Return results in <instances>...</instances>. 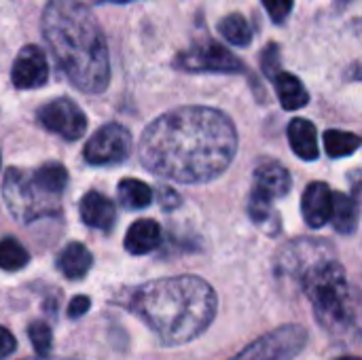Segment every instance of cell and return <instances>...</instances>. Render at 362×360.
Wrapping results in <instances>:
<instances>
[{
	"mask_svg": "<svg viewBox=\"0 0 362 360\" xmlns=\"http://www.w3.org/2000/svg\"><path fill=\"white\" fill-rule=\"evenodd\" d=\"M238 132L227 115L208 106H182L157 117L142 134L140 161L161 178L202 185L233 161Z\"/></svg>",
	"mask_w": 362,
	"mask_h": 360,
	"instance_id": "6da1fadb",
	"label": "cell"
},
{
	"mask_svg": "<svg viewBox=\"0 0 362 360\" xmlns=\"http://www.w3.org/2000/svg\"><path fill=\"white\" fill-rule=\"evenodd\" d=\"M40 25L68 81L83 93H102L110 83V57L93 13L78 0H51L42 11Z\"/></svg>",
	"mask_w": 362,
	"mask_h": 360,
	"instance_id": "7a4b0ae2",
	"label": "cell"
},
{
	"mask_svg": "<svg viewBox=\"0 0 362 360\" xmlns=\"http://www.w3.org/2000/svg\"><path fill=\"white\" fill-rule=\"evenodd\" d=\"M127 308L165 346H180L210 327L216 314V293L197 276L161 278L132 291Z\"/></svg>",
	"mask_w": 362,
	"mask_h": 360,
	"instance_id": "3957f363",
	"label": "cell"
},
{
	"mask_svg": "<svg viewBox=\"0 0 362 360\" xmlns=\"http://www.w3.org/2000/svg\"><path fill=\"white\" fill-rule=\"evenodd\" d=\"M331 246L316 240H299L280 257V274L297 276L310 297L318 325L333 335L348 333L354 325V301L346 269L329 257Z\"/></svg>",
	"mask_w": 362,
	"mask_h": 360,
	"instance_id": "277c9868",
	"label": "cell"
},
{
	"mask_svg": "<svg viewBox=\"0 0 362 360\" xmlns=\"http://www.w3.org/2000/svg\"><path fill=\"white\" fill-rule=\"evenodd\" d=\"M2 199L19 223L28 225L45 216H53L59 212V197L45 193L32 176L25 172L11 168L2 182Z\"/></svg>",
	"mask_w": 362,
	"mask_h": 360,
	"instance_id": "5b68a950",
	"label": "cell"
},
{
	"mask_svg": "<svg viewBox=\"0 0 362 360\" xmlns=\"http://www.w3.org/2000/svg\"><path fill=\"white\" fill-rule=\"evenodd\" d=\"M308 346V331L299 325H284L255 339L231 360H293Z\"/></svg>",
	"mask_w": 362,
	"mask_h": 360,
	"instance_id": "8992f818",
	"label": "cell"
},
{
	"mask_svg": "<svg viewBox=\"0 0 362 360\" xmlns=\"http://www.w3.org/2000/svg\"><path fill=\"white\" fill-rule=\"evenodd\" d=\"M174 66L182 72H216V74H242L246 64L214 40H202L182 51Z\"/></svg>",
	"mask_w": 362,
	"mask_h": 360,
	"instance_id": "52a82bcc",
	"label": "cell"
},
{
	"mask_svg": "<svg viewBox=\"0 0 362 360\" xmlns=\"http://www.w3.org/2000/svg\"><path fill=\"white\" fill-rule=\"evenodd\" d=\"M85 161L91 166L121 163L132 153V136L119 123L102 125L85 144Z\"/></svg>",
	"mask_w": 362,
	"mask_h": 360,
	"instance_id": "ba28073f",
	"label": "cell"
},
{
	"mask_svg": "<svg viewBox=\"0 0 362 360\" xmlns=\"http://www.w3.org/2000/svg\"><path fill=\"white\" fill-rule=\"evenodd\" d=\"M40 125L68 142H74L85 136L87 132V117L85 112L68 98H57L47 102L36 112Z\"/></svg>",
	"mask_w": 362,
	"mask_h": 360,
	"instance_id": "9c48e42d",
	"label": "cell"
},
{
	"mask_svg": "<svg viewBox=\"0 0 362 360\" xmlns=\"http://www.w3.org/2000/svg\"><path fill=\"white\" fill-rule=\"evenodd\" d=\"M11 79L17 89H36L45 85L49 79V64L45 53L36 45H25L13 64Z\"/></svg>",
	"mask_w": 362,
	"mask_h": 360,
	"instance_id": "30bf717a",
	"label": "cell"
},
{
	"mask_svg": "<svg viewBox=\"0 0 362 360\" xmlns=\"http://www.w3.org/2000/svg\"><path fill=\"white\" fill-rule=\"evenodd\" d=\"M331 208H333V191L327 182H312L308 185L303 199H301V212L310 227L320 229L331 221Z\"/></svg>",
	"mask_w": 362,
	"mask_h": 360,
	"instance_id": "8fae6325",
	"label": "cell"
},
{
	"mask_svg": "<svg viewBox=\"0 0 362 360\" xmlns=\"http://www.w3.org/2000/svg\"><path fill=\"white\" fill-rule=\"evenodd\" d=\"M288 189H291V174L282 163L263 161L257 166L255 178H252V191L269 199H276V197H284Z\"/></svg>",
	"mask_w": 362,
	"mask_h": 360,
	"instance_id": "7c38bea8",
	"label": "cell"
},
{
	"mask_svg": "<svg viewBox=\"0 0 362 360\" xmlns=\"http://www.w3.org/2000/svg\"><path fill=\"white\" fill-rule=\"evenodd\" d=\"M78 212L87 227L100 229V231H108L117 221L115 204L98 191H89L83 195V199L78 204Z\"/></svg>",
	"mask_w": 362,
	"mask_h": 360,
	"instance_id": "4fadbf2b",
	"label": "cell"
},
{
	"mask_svg": "<svg viewBox=\"0 0 362 360\" xmlns=\"http://www.w3.org/2000/svg\"><path fill=\"white\" fill-rule=\"evenodd\" d=\"M161 244V227L153 219L136 221L125 236V250L129 255H148Z\"/></svg>",
	"mask_w": 362,
	"mask_h": 360,
	"instance_id": "5bb4252c",
	"label": "cell"
},
{
	"mask_svg": "<svg viewBox=\"0 0 362 360\" xmlns=\"http://www.w3.org/2000/svg\"><path fill=\"white\" fill-rule=\"evenodd\" d=\"M288 142L291 149L305 161L318 159V138L316 127L308 119H293L288 125Z\"/></svg>",
	"mask_w": 362,
	"mask_h": 360,
	"instance_id": "9a60e30c",
	"label": "cell"
},
{
	"mask_svg": "<svg viewBox=\"0 0 362 360\" xmlns=\"http://www.w3.org/2000/svg\"><path fill=\"white\" fill-rule=\"evenodd\" d=\"M93 265V257L91 252L81 244V242H72L68 244L59 257H57V267L59 272L68 278V280H81L87 276V272Z\"/></svg>",
	"mask_w": 362,
	"mask_h": 360,
	"instance_id": "2e32d148",
	"label": "cell"
},
{
	"mask_svg": "<svg viewBox=\"0 0 362 360\" xmlns=\"http://www.w3.org/2000/svg\"><path fill=\"white\" fill-rule=\"evenodd\" d=\"M272 81L276 85V91H278V98H280V104L284 110H297L310 102V93L297 76L280 70Z\"/></svg>",
	"mask_w": 362,
	"mask_h": 360,
	"instance_id": "e0dca14e",
	"label": "cell"
},
{
	"mask_svg": "<svg viewBox=\"0 0 362 360\" xmlns=\"http://www.w3.org/2000/svg\"><path fill=\"white\" fill-rule=\"evenodd\" d=\"M331 221L335 229L344 236H352L358 227V202L346 193H333Z\"/></svg>",
	"mask_w": 362,
	"mask_h": 360,
	"instance_id": "ac0fdd59",
	"label": "cell"
},
{
	"mask_svg": "<svg viewBox=\"0 0 362 360\" xmlns=\"http://www.w3.org/2000/svg\"><path fill=\"white\" fill-rule=\"evenodd\" d=\"M117 197L121 206L129 210H142V208H148V204L153 202V189L142 180L123 178L117 187Z\"/></svg>",
	"mask_w": 362,
	"mask_h": 360,
	"instance_id": "d6986e66",
	"label": "cell"
},
{
	"mask_svg": "<svg viewBox=\"0 0 362 360\" xmlns=\"http://www.w3.org/2000/svg\"><path fill=\"white\" fill-rule=\"evenodd\" d=\"M34 182L49 195L59 197L68 185V172L62 163H45L32 174Z\"/></svg>",
	"mask_w": 362,
	"mask_h": 360,
	"instance_id": "ffe728a7",
	"label": "cell"
},
{
	"mask_svg": "<svg viewBox=\"0 0 362 360\" xmlns=\"http://www.w3.org/2000/svg\"><path fill=\"white\" fill-rule=\"evenodd\" d=\"M218 32H221L223 38H227L235 47H246L252 40V28H250L248 19L244 15H240V13L227 15L218 23Z\"/></svg>",
	"mask_w": 362,
	"mask_h": 360,
	"instance_id": "44dd1931",
	"label": "cell"
},
{
	"mask_svg": "<svg viewBox=\"0 0 362 360\" xmlns=\"http://www.w3.org/2000/svg\"><path fill=\"white\" fill-rule=\"evenodd\" d=\"M361 146V138L356 134L350 132H341V129H329L325 134V149L329 153V157L339 159V157H350L352 153H356Z\"/></svg>",
	"mask_w": 362,
	"mask_h": 360,
	"instance_id": "7402d4cb",
	"label": "cell"
},
{
	"mask_svg": "<svg viewBox=\"0 0 362 360\" xmlns=\"http://www.w3.org/2000/svg\"><path fill=\"white\" fill-rule=\"evenodd\" d=\"M28 261H30L28 250L15 238L0 240V269H4V272H17V269L25 267Z\"/></svg>",
	"mask_w": 362,
	"mask_h": 360,
	"instance_id": "603a6c76",
	"label": "cell"
},
{
	"mask_svg": "<svg viewBox=\"0 0 362 360\" xmlns=\"http://www.w3.org/2000/svg\"><path fill=\"white\" fill-rule=\"evenodd\" d=\"M272 204H274V199H269V197H265V195H261L257 191H250V199H248V214H250V219L257 225H261V227H265L272 221H276Z\"/></svg>",
	"mask_w": 362,
	"mask_h": 360,
	"instance_id": "cb8c5ba5",
	"label": "cell"
},
{
	"mask_svg": "<svg viewBox=\"0 0 362 360\" xmlns=\"http://www.w3.org/2000/svg\"><path fill=\"white\" fill-rule=\"evenodd\" d=\"M28 335H30V342L34 346V350L38 352V356H49L51 352V346H53V333L51 329L45 325V323H32L28 327Z\"/></svg>",
	"mask_w": 362,
	"mask_h": 360,
	"instance_id": "d4e9b609",
	"label": "cell"
},
{
	"mask_svg": "<svg viewBox=\"0 0 362 360\" xmlns=\"http://www.w3.org/2000/svg\"><path fill=\"white\" fill-rule=\"evenodd\" d=\"M261 68L267 74V79H274L282 70V66H280V47L276 42L267 45L265 51L261 53Z\"/></svg>",
	"mask_w": 362,
	"mask_h": 360,
	"instance_id": "484cf974",
	"label": "cell"
},
{
	"mask_svg": "<svg viewBox=\"0 0 362 360\" xmlns=\"http://www.w3.org/2000/svg\"><path fill=\"white\" fill-rule=\"evenodd\" d=\"M293 2H295V0H263V4H265L269 17H272L276 23H282V21L291 15Z\"/></svg>",
	"mask_w": 362,
	"mask_h": 360,
	"instance_id": "4316f807",
	"label": "cell"
},
{
	"mask_svg": "<svg viewBox=\"0 0 362 360\" xmlns=\"http://www.w3.org/2000/svg\"><path fill=\"white\" fill-rule=\"evenodd\" d=\"M89 308H91V299L85 297V295H78V297H74V299L70 301V306H68V316H70V318H81L83 314L89 312Z\"/></svg>",
	"mask_w": 362,
	"mask_h": 360,
	"instance_id": "83f0119b",
	"label": "cell"
},
{
	"mask_svg": "<svg viewBox=\"0 0 362 360\" xmlns=\"http://www.w3.org/2000/svg\"><path fill=\"white\" fill-rule=\"evenodd\" d=\"M17 348V342L13 337L11 331H6L4 327H0V359H6L8 354H13Z\"/></svg>",
	"mask_w": 362,
	"mask_h": 360,
	"instance_id": "f1b7e54d",
	"label": "cell"
},
{
	"mask_svg": "<svg viewBox=\"0 0 362 360\" xmlns=\"http://www.w3.org/2000/svg\"><path fill=\"white\" fill-rule=\"evenodd\" d=\"M159 202L165 208H176L180 204V197L176 195V191H172L170 187H159Z\"/></svg>",
	"mask_w": 362,
	"mask_h": 360,
	"instance_id": "f546056e",
	"label": "cell"
},
{
	"mask_svg": "<svg viewBox=\"0 0 362 360\" xmlns=\"http://www.w3.org/2000/svg\"><path fill=\"white\" fill-rule=\"evenodd\" d=\"M28 360H70V359H49V356H36V359H28Z\"/></svg>",
	"mask_w": 362,
	"mask_h": 360,
	"instance_id": "4dcf8cb0",
	"label": "cell"
},
{
	"mask_svg": "<svg viewBox=\"0 0 362 360\" xmlns=\"http://www.w3.org/2000/svg\"><path fill=\"white\" fill-rule=\"evenodd\" d=\"M350 2H352V0H337V4H339V6H348Z\"/></svg>",
	"mask_w": 362,
	"mask_h": 360,
	"instance_id": "1f68e13d",
	"label": "cell"
},
{
	"mask_svg": "<svg viewBox=\"0 0 362 360\" xmlns=\"http://www.w3.org/2000/svg\"><path fill=\"white\" fill-rule=\"evenodd\" d=\"M339 360H361V359H356V356H346V359H339Z\"/></svg>",
	"mask_w": 362,
	"mask_h": 360,
	"instance_id": "d6a6232c",
	"label": "cell"
},
{
	"mask_svg": "<svg viewBox=\"0 0 362 360\" xmlns=\"http://www.w3.org/2000/svg\"><path fill=\"white\" fill-rule=\"evenodd\" d=\"M110 2H119L121 4V2H132V0H110Z\"/></svg>",
	"mask_w": 362,
	"mask_h": 360,
	"instance_id": "836d02e7",
	"label": "cell"
}]
</instances>
